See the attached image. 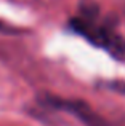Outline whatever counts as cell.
Returning <instances> with one entry per match:
<instances>
[{
	"label": "cell",
	"mask_w": 125,
	"mask_h": 126,
	"mask_svg": "<svg viewBox=\"0 0 125 126\" xmlns=\"http://www.w3.org/2000/svg\"><path fill=\"white\" fill-rule=\"evenodd\" d=\"M79 11L80 13L77 16L71 18L69 27L90 43L106 49L114 59L125 62V38L117 34L111 22L100 19L98 5L91 2H82Z\"/></svg>",
	"instance_id": "cell-1"
},
{
	"label": "cell",
	"mask_w": 125,
	"mask_h": 126,
	"mask_svg": "<svg viewBox=\"0 0 125 126\" xmlns=\"http://www.w3.org/2000/svg\"><path fill=\"white\" fill-rule=\"evenodd\" d=\"M40 104L47 105L50 109L67 112V113L74 115L75 118H79L85 126H109L101 115H98L83 101H71V99H62V97H56V96L45 94L40 97Z\"/></svg>",
	"instance_id": "cell-2"
},
{
	"label": "cell",
	"mask_w": 125,
	"mask_h": 126,
	"mask_svg": "<svg viewBox=\"0 0 125 126\" xmlns=\"http://www.w3.org/2000/svg\"><path fill=\"white\" fill-rule=\"evenodd\" d=\"M104 86H106L107 89H111V91H116V93H119V94H124L125 96V81H119V80L106 81Z\"/></svg>",
	"instance_id": "cell-3"
},
{
	"label": "cell",
	"mask_w": 125,
	"mask_h": 126,
	"mask_svg": "<svg viewBox=\"0 0 125 126\" xmlns=\"http://www.w3.org/2000/svg\"><path fill=\"white\" fill-rule=\"evenodd\" d=\"M18 32H21V29H16L0 19V34H18Z\"/></svg>",
	"instance_id": "cell-4"
}]
</instances>
